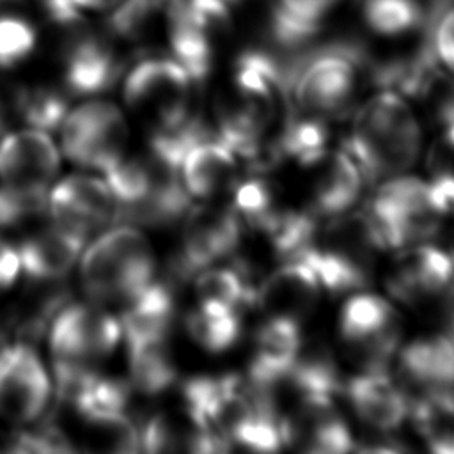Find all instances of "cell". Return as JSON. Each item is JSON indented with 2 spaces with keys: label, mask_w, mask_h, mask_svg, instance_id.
Wrapping results in <instances>:
<instances>
[{
  "label": "cell",
  "mask_w": 454,
  "mask_h": 454,
  "mask_svg": "<svg viewBox=\"0 0 454 454\" xmlns=\"http://www.w3.org/2000/svg\"><path fill=\"white\" fill-rule=\"evenodd\" d=\"M51 222L83 238L115 223L117 199L108 183L92 176H69L48 193Z\"/></svg>",
  "instance_id": "11"
},
{
  "label": "cell",
  "mask_w": 454,
  "mask_h": 454,
  "mask_svg": "<svg viewBox=\"0 0 454 454\" xmlns=\"http://www.w3.org/2000/svg\"><path fill=\"white\" fill-rule=\"evenodd\" d=\"M20 273L18 252L0 238V293L9 289Z\"/></svg>",
  "instance_id": "35"
},
{
  "label": "cell",
  "mask_w": 454,
  "mask_h": 454,
  "mask_svg": "<svg viewBox=\"0 0 454 454\" xmlns=\"http://www.w3.org/2000/svg\"><path fill=\"white\" fill-rule=\"evenodd\" d=\"M59 167V151L43 129H20L0 142V179L4 184L48 188Z\"/></svg>",
  "instance_id": "14"
},
{
  "label": "cell",
  "mask_w": 454,
  "mask_h": 454,
  "mask_svg": "<svg viewBox=\"0 0 454 454\" xmlns=\"http://www.w3.org/2000/svg\"><path fill=\"white\" fill-rule=\"evenodd\" d=\"M124 305L119 325L126 348L168 340L176 314V298L170 282L153 280Z\"/></svg>",
  "instance_id": "19"
},
{
  "label": "cell",
  "mask_w": 454,
  "mask_h": 454,
  "mask_svg": "<svg viewBox=\"0 0 454 454\" xmlns=\"http://www.w3.org/2000/svg\"><path fill=\"white\" fill-rule=\"evenodd\" d=\"M167 11L168 0H121L108 11V35L128 44L151 41L165 32Z\"/></svg>",
  "instance_id": "23"
},
{
  "label": "cell",
  "mask_w": 454,
  "mask_h": 454,
  "mask_svg": "<svg viewBox=\"0 0 454 454\" xmlns=\"http://www.w3.org/2000/svg\"><path fill=\"white\" fill-rule=\"evenodd\" d=\"M48 188L0 186V227H20L48 209Z\"/></svg>",
  "instance_id": "31"
},
{
  "label": "cell",
  "mask_w": 454,
  "mask_h": 454,
  "mask_svg": "<svg viewBox=\"0 0 454 454\" xmlns=\"http://www.w3.org/2000/svg\"><path fill=\"white\" fill-rule=\"evenodd\" d=\"M51 399L50 376L34 344L0 346V419L16 426L39 420Z\"/></svg>",
  "instance_id": "8"
},
{
  "label": "cell",
  "mask_w": 454,
  "mask_h": 454,
  "mask_svg": "<svg viewBox=\"0 0 454 454\" xmlns=\"http://www.w3.org/2000/svg\"><path fill=\"white\" fill-rule=\"evenodd\" d=\"M39 28L32 12L0 2V67L9 71L27 62L37 50Z\"/></svg>",
  "instance_id": "27"
},
{
  "label": "cell",
  "mask_w": 454,
  "mask_h": 454,
  "mask_svg": "<svg viewBox=\"0 0 454 454\" xmlns=\"http://www.w3.org/2000/svg\"><path fill=\"white\" fill-rule=\"evenodd\" d=\"M303 346L298 319L268 316L254 335L247 378L262 388L275 390L293 369Z\"/></svg>",
  "instance_id": "15"
},
{
  "label": "cell",
  "mask_w": 454,
  "mask_h": 454,
  "mask_svg": "<svg viewBox=\"0 0 454 454\" xmlns=\"http://www.w3.org/2000/svg\"><path fill=\"white\" fill-rule=\"evenodd\" d=\"M2 339H4V332H2V328H0V346L4 344V340H2Z\"/></svg>",
  "instance_id": "39"
},
{
  "label": "cell",
  "mask_w": 454,
  "mask_h": 454,
  "mask_svg": "<svg viewBox=\"0 0 454 454\" xmlns=\"http://www.w3.org/2000/svg\"><path fill=\"white\" fill-rule=\"evenodd\" d=\"M193 80L188 71L165 53L137 59L124 76V101L151 133L170 131L190 122L193 110Z\"/></svg>",
  "instance_id": "4"
},
{
  "label": "cell",
  "mask_w": 454,
  "mask_h": 454,
  "mask_svg": "<svg viewBox=\"0 0 454 454\" xmlns=\"http://www.w3.org/2000/svg\"><path fill=\"white\" fill-rule=\"evenodd\" d=\"M310 2H312V5L316 7V11H317L323 18H326L328 12L335 7V4H337L339 0H310Z\"/></svg>",
  "instance_id": "37"
},
{
  "label": "cell",
  "mask_w": 454,
  "mask_h": 454,
  "mask_svg": "<svg viewBox=\"0 0 454 454\" xmlns=\"http://www.w3.org/2000/svg\"><path fill=\"white\" fill-rule=\"evenodd\" d=\"M277 145L282 158L316 167L328 153V128L321 117L291 112L277 133Z\"/></svg>",
  "instance_id": "25"
},
{
  "label": "cell",
  "mask_w": 454,
  "mask_h": 454,
  "mask_svg": "<svg viewBox=\"0 0 454 454\" xmlns=\"http://www.w3.org/2000/svg\"><path fill=\"white\" fill-rule=\"evenodd\" d=\"M422 145L420 126L403 96L380 90L356 108L342 142L364 181L374 183L408 170Z\"/></svg>",
  "instance_id": "1"
},
{
  "label": "cell",
  "mask_w": 454,
  "mask_h": 454,
  "mask_svg": "<svg viewBox=\"0 0 454 454\" xmlns=\"http://www.w3.org/2000/svg\"><path fill=\"white\" fill-rule=\"evenodd\" d=\"M85 239L51 222L20 243V268L30 282H60L76 264Z\"/></svg>",
  "instance_id": "17"
},
{
  "label": "cell",
  "mask_w": 454,
  "mask_h": 454,
  "mask_svg": "<svg viewBox=\"0 0 454 454\" xmlns=\"http://www.w3.org/2000/svg\"><path fill=\"white\" fill-rule=\"evenodd\" d=\"M69 2L76 11L85 14V12H108L121 0H69Z\"/></svg>",
  "instance_id": "36"
},
{
  "label": "cell",
  "mask_w": 454,
  "mask_h": 454,
  "mask_svg": "<svg viewBox=\"0 0 454 454\" xmlns=\"http://www.w3.org/2000/svg\"><path fill=\"white\" fill-rule=\"evenodd\" d=\"M60 69L69 94L94 96L119 82L124 62L112 35L80 25L66 32L60 46Z\"/></svg>",
  "instance_id": "10"
},
{
  "label": "cell",
  "mask_w": 454,
  "mask_h": 454,
  "mask_svg": "<svg viewBox=\"0 0 454 454\" xmlns=\"http://www.w3.org/2000/svg\"><path fill=\"white\" fill-rule=\"evenodd\" d=\"M401 250L387 278L392 296L413 303L424 296L454 293V261L449 250L427 241Z\"/></svg>",
  "instance_id": "12"
},
{
  "label": "cell",
  "mask_w": 454,
  "mask_h": 454,
  "mask_svg": "<svg viewBox=\"0 0 454 454\" xmlns=\"http://www.w3.org/2000/svg\"><path fill=\"white\" fill-rule=\"evenodd\" d=\"M438 12L429 16L427 32L440 66L454 73V5H440Z\"/></svg>",
  "instance_id": "32"
},
{
  "label": "cell",
  "mask_w": 454,
  "mask_h": 454,
  "mask_svg": "<svg viewBox=\"0 0 454 454\" xmlns=\"http://www.w3.org/2000/svg\"><path fill=\"white\" fill-rule=\"evenodd\" d=\"M371 59L355 43H332L291 59L293 112L314 117H333L351 106L358 82L369 76Z\"/></svg>",
  "instance_id": "2"
},
{
  "label": "cell",
  "mask_w": 454,
  "mask_h": 454,
  "mask_svg": "<svg viewBox=\"0 0 454 454\" xmlns=\"http://www.w3.org/2000/svg\"><path fill=\"white\" fill-rule=\"evenodd\" d=\"M339 330L362 369H388L399 351L401 321L394 307L372 293H353L342 305Z\"/></svg>",
  "instance_id": "7"
},
{
  "label": "cell",
  "mask_w": 454,
  "mask_h": 454,
  "mask_svg": "<svg viewBox=\"0 0 454 454\" xmlns=\"http://www.w3.org/2000/svg\"><path fill=\"white\" fill-rule=\"evenodd\" d=\"M184 328L190 339L207 353H223L241 335V310L199 301L195 309L186 312Z\"/></svg>",
  "instance_id": "24"
},
{
  "label": "cell",
  "mask_w": 454,
  "mask_h": 454,
  "mask_svg": "<svg viewBox=\"0 0 454 454\" xmlns=\"http://www.w3.org/2000/svg\"><path fill=\"white\" fill-rule=\"evenodd\" d=\"M232 209L241 218L245 229L255 231L275 209V195L271 184L262 177H248L238 181L232 188Z\"/></svg>",
  "instance_id": "30"
},
{
  "label": "cell",
  "mask_w": 454,
  "mask_h": 454,
  "mask_svg": "<svg viewBox=\"0 0 454 454\" xmlns=\"http://www.w3.org/2000/svg\"><path fill=\"white\" fill-rule=\"evenodd\" d=\"M450 298H454V293L450 294ZM449 325H450V335L454 337V300H452V305H450V317H449Z\"/></svg>",
  "instance_id": "38"
},
{
  "label": "cell",
  "mask_w": 454,
  "mask_h": 454,
  "mask_svg": "<svg viewBox=\"0 0 454 454\" xmlns=\"http://www.w3.org/2000/svg\"><path fill=\"white\" fill-rule=\"evenodd\" d=\"M59 131L64 154L83 168L105 174L124 158L128 126L121 110L108 101H85L67 112Z\"/></svg>",
  "instance_id": "5"
},
{
  "label": "cell",
  "mask_w": 454,
  "mask_h": 454,
  "mask_svg": "<svg viewBox=\"0 0 454 454\" xmlns=\"http://www.w3.org/2000/svg\"><path fill=\"white\" fill-rule=\"evenodd\" d=\"M312 190V211L333 218L351 211L364 186V176L346 151L326 153Z\"/></svg>",
  "instance_id": "21"
},
{
  "label": "cell",
  "mask_w": 454,
  "mask_h": 454,
  "mask_svg": "<svg viewBox=\"0 0 454 454\" xmlns=\"http://www.w3.org/2000/svg\"><path fill=\"white\" fill-rule=\"evenodd\" d=\"M342 395L358 419L380 433H390L408 419L410 399L388 369H362L344 380Z\"/></svg>",
  "instance_id": "13"
},
{
  "label": "cell",
  "mask_w": 454,
  "mask_h": 454,
  "mask_svg": "<svg viewBox=\"0 0 454 454\" xmlns=\"http://www.w3.org/2000/svg\"><path fill=\"white\" fill-rule=\"evenodd\" d=\"M321 291L317 277L305 262L284 261L257 284L254 307L268 316H287L300 321L312 312Z\"/></svg>",
  "instance_id": "18"
},
{
  "label": "cell",
  "mask_w": 454,
  "mask_h": 454,
  "mask_svg": "<svg viewBox=\"0 0 454 454\" xmlns=\"http://www.w3.org/2000/svg\"><path fill=\"white\" fill-rule=\"evenodd\" d=\"M243 232L245 225L232 206H199L188 209L172 271L177 278H190L220 259L236 255Z\"/></svg>",
  "instance_id": "9"
},
{
  "label": "cell",
  "mask_w": 454,
  "mask_h": 454,
  "mask_svg": "<svg viewBox=\"0 0 454 454\" xmlns=\"http://www.w3.org/2000/svg\"><path fill=\"white\" fill-rule=\"evenodd\" d=\"M119 319L90 303L64 305L48 328L51 360L94 367L121 342Z\"/></svg>",
  "instance_id": "6"
},
{
  "label": "cell",
  "mask_w": 454,
  "mask_h": 454,
  "mask_svg": "<svg viewBox=\"0 0 454 454\" xmlns=\"http://www.w3.org/2000/svg\"><path fill=\"white\" fill-rule=\"evenodd\" d=\"M156 261L147 238L119 225L92 241L80 262L85 294L99 303H126L154 280Z\"/></svg>",
  "instance_id": "3"
},
{
  "label": "cell",
  "mask_w": 454,
  "mask_h": 454,
  "mask_svg": "<svg viewBox=\"0 0 454 454\" xmlns=\"http://www.w3.org/2000/svg\"><path fill=\"white\" fill-rule=\"evenodd\" d=\"M364 20L378 35L399 37L427 23L420 0H364Z\"/></svg>",
  "instance_id": "28"
},
{
  "label": "cell",
  "mask_w": 454,
  "mask_h": 454,
  "mask_svg": "<svg viewBox=\"0 0 454 454\" xmlns=\"http://www.w3.org/2000/svg\"><path fill=\"white\" fill-rule=\"evenodd\" d=\"M181 179L186 192L197 199H213L238 183V158L211 129L199 137L184 153Z\"/></svg>",
  "instance_id": "16"
},
{
  "label": "cell",
  "mask_w": 454,
  "mask_h": 454,
  "mask_svg": "<svg viewBox=\"0 0 454 454\" xmlns=\"http://www.w3.org/2000/svg\"><path fill=\"white\" fill-rule=\"evenodd\" d=\"M401 378L422 390L454 388V337H419L397 351Z\"/></svg>",
  "instance_id": "20"
},
{
  "label": "cell",
  "mask_w": 454,
  "mask_h": 454,
  "mask_svg": "<svg viewBox=\"0 0 454 454\" xmlns=\"http://www.w3.org/2000/svg\"><path fill=\"white\" fill-rule=\"evenodd\" d=\"M429 183V193L434 209L443 216L454 215V172L434 170Z\"/></svg>",
  "instance_id": "33"
},
{
  "label": "cell",
  "mask_w": 454,
  "mask_h": 454,
  "mask_svg": "<svg viewBox=\"0 0 454 454\" xmlns=\"http://www.w3.org/2000/svg\"><path fill=\"white\" fill-rule=\"evenodd\" d=\"M129 385L142 395H160L177 380V369L165 342L128 348Z\"/></svg>",
  "instance_id": "26"
},
{
  "label": "cell",
  "mask_w": 454,
  "mask_h": 454,
  "mask_svg": "<svg viewBox=\"0 0 454 454\" xmlns=\"http://www.w3.org/2000/svg\"><path fill=\"white\" fill-rule=\"evenodd\" d=\"M69 112L67 98L50 87H23L20 98V121L28 128L59 129Z\"/></svg>",
  "instance_id": "29"
},
{
  "label": "cell",
  "mask_w": 454,
  "mask_h": 454,
  "mask_svg": "<svg viewBox=\"0 0 454 454\" xmlns=\"http://www.w3.org/2000/svg\"><path fill=\"white\" fill-rule=\"evenodd\" d=\"M0 67V133H4L14 121H20V98L21 85L12 83Z\"/></svg>",
  "instance_id": "34"
},
{
  "label": "cell",
  "mask_w": 454,
  "mask_h": 454,
  "mask_svg": "<svg viewBox=\"0 0 454 454\" xmlns=\"http://www.w3.org/2000/svg\"><path fill=\"white\" fill-rule=\"evenodd\" d=\"M408 417L433 452L454 454V388L422 390L410 401Z\"/></svg>",
  "instance_id": "22"
}]
</instances>
